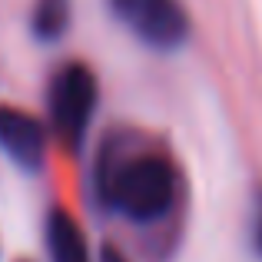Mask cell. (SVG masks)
Masks as SVG:
<instances>
[{"label": "cell", "mask_w": 262, "mask_h": 262, "mask_svg": "<svg viewBox=\"0 0 262 262\" xmlns=\"http://www.w3.org/2000/svg\"><path fill=\"white\" fill-rule=\"evenodd\" d=\"M106 4L113 17L153 50H176L189 33V17L179 0H106Z\"/></svg>", "instance_id": "3957f363"}, {"label": "cell", "mask_w": 262, "mask_h": 262, "mask_svg": "<svg viewBox=\"0 0 262 262\" xmlns=\"http://www.w3.org/2000/svg\"><path fill=\"white\" fill-rule=\"evenodd\" d=\"M100 262H129V259L123 256L116 246H103V249H100Z\"/></svg>", "instance_id": "ba28073f"}, {"label": "cell", "mask_w": 262, "mask_h": 262, "mask_svg": "<svg viewBox=\"0 0 262 262\" xmlns=\"http://www.w3.org/2000/svg\"><path fill=\"white\" fill-rule=\"evenodd\" d=\"M0 153L20 169L37 173L47 160V129L37 116L0 103Z\"/></svg>", "instance_id": "277c9868"}, {"label": "cell", "mask_w": 262, "mask_h": 262, "mask_svg": "<svg viewBox=\"0 0 262 262\" xmlns=\"http://www.w3.org/2000/svg\"><path fill=\"white\" fill-rule=\"evenodd\" d=\"M252 246L262 256V196H259V209H256V219H252Z\"/></svg>", "instance_id": "52a82bcc"}, {"label": "cell", "mask_w": 262, "mask_h": 262, "mask_svg": "<svg viewBox=\"0 0 262 262\" xmlns=\"http://www.w3.org/2000/svg\"><path fill=\"white\" fill-rule=\"evenodd\" d=\"M43 243H47L50 262H93L90 259V246H86L83 229H80V223L63 206H53V209L47 212Z\"/></svg>", "instance_id": "5b68a950"}, {"label": "cell", "mask_w": 262, "mask_h": 262, "mask_svg": "<svg viewBox=\"0 0 262 262\" xmlns=\"http://www.w3.org/2000/svg\"><path fill=\"white\" fill-rule=\"evenodd\" d=\"M176 166L163 153L110 156L106 149L96 166L100 203L129 223H160L176 203Z\"/></svg>", "instance_id": "6da1fadb"}, {"label": "cell", "mask_w": 262, "mask_h": 262, "mask_svg": "<svg viewBox=\"0 0 262 262\" xmlns=\"http://www.w3.org/2000/svg\"><path fill=\"white\" fill-rule=\"evenodd\" d=\"M96 103H100V86L86 63H63L50 80L47 90V106H50V126L57 140L70 153H80L86 143L90 123H93Z\"/></svg>", "instance_id": "7a4b0ae2"}, {"label": "cell", "mask_w": 262, "mask_h": 262, "mask_svg": "<svg viewBox=\"0 0 262 262\" xmlns=\"http://www.w3.org/2000/svg\"><path fill=\"white\" fill-rule=\"evenodd\" d=\"M70 27V0H33L30 7V30L40 43L60 40Z\"/></svg>", "instance_id": "8992f818"}]
</instances>
